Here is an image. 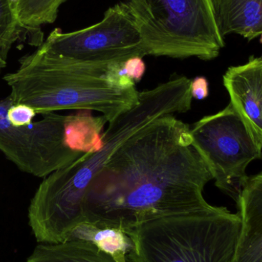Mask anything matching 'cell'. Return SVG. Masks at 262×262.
Returning <instances> with one entry per match:
<instances>
[{
    "label": "cell",
    "mask_w": 262,
    "mask_h": 262,
    "mask_svg": "<svg viewBox=\"0 0 262 262\" xmlns=\"http://www.w3.org/2000/svg\"><path fill=\"white\" fill-rule=\"evenodd\" d=\"M212 180L189 126L165 115L124 142L94 177L84 220L127 232L149 220L206 209L203 189Z\"/></svg>",
    "instance_id": "1"
},
{
    "label": "cell",
    "mask_w": 262,
    "mask_h": 262,
    "mask_svg": "<svg viewBox=\"0 0 262 262\" xmlns=\"http://www.w3.org/2000/svg\"><path fill=\"white\" fill-rule=\"evenodd\" d=\"M191 80L174 75L150 90L139 92L130 110L109 122L104 146L52 172L40 183L30 202L29 225L37 242L64 243L84 223L83 203L89 184L115 151L134 134L165 115L183 114L192 107Z\"/></svg>",
    "instance_id": "2"
},
{
    "label": "cell",
    "mask_w": 262,
    "mask_h": 262,
    "mask_svg": "<svg viewBox=\"0 0 262 262\" xmlns=\"http://www.w3.org/2000/svg\"><path fill=\"white\" fill-rule=\"evenodd\" d=\"M191 95L195 99L202 101L209 96V82L205 77L199 76L191 81Z\"/></svg>",
    "instance_id": "18"
},
{
    "label": "cell",
    "mask_w": 262,
    "mask_h": 262,
    "mask_svg": "<svg viewBox=\"0 0 262 262\" xmlns=\"http://www.w3.org/2000/svg\"><path fill=\"white\" fill-rule=\"evenodd\" d=\"M223 84L230 104L262 147V58L252 56L246 64L229 68Z\"/></svg>",
    "instance_id": "9"
},
{
    "label": "cell",
    "mask_w": 262,
    "mask_h": 262,
    "mask_svg": "<svg viewBox=\"0 0 262 262\" xmlns=\"http://www.w3.org/2000/svg\"><path fill=\"white\" fill-rule=\"evenodd\" d=\"M241 220L214 206L161 217L127 232L135 262H232Z\"/></svg>",
    "instance_id": "4"
},
{
    "label": "cell",
    "mask_w": 262,
    "mask_h": 262,
    "mask_svg": "<svg viewBox=\"0 0 262 262\" xmlns=\"http://www.w3.org/2000/svg\"><path fill=\"white\" fill-rule=\"evenodd\" d=\"M124 72L126 75L134 82H139L143 78L146 71V66L143 58L133 57L124 62Z\"/></svg>",
    "instance_id": "17"
},
{
    "label": "cell",
    "mask_w": 262,
    "mask_h": 262,
    "mask_svg": "<svg viewBox=\"0 0 262 262\" xmlns=\"http://www.w3.org/2000/svg\"><path fill=\"white\" fill-rule=\"evenodd\" d=\"M28 262H118L91 242L67 240L58 244L38 245Z\"/></svg>",
    "instance_id": "14"
},
{
    "label": "cell",
    "mask_w": 262,
    "mask_h": 262,
    "mask_svg": "<svg viewBox=\"0 0 262 262\" xmlns=\"http://www.w3.org/2000/svg\"><path fill=\"white\" fill-rule=\"evenodd\" d=\"M36 112L30 106L25 104H13L7 112V118L14 127L29 125L36 115Z\"/></svg>",
    "instance_id": "16"
},
{
    "label": "cell",
    "mask_w": 262,
    "mask_h": 262,
    "mask_svg": "<svg viewBox=\"0 0 262 262\" xmlns=\"http://www.w3.org/2000/svg\"><path fill=\"white\" fill-rule=\"evenodd\" d=\"M146 55L209 61L225 46L212 0H128Z\"/></svg>",
    "instance_id": "5"
},
{
    "label": "cell",
    "mask_w": 262,
    "mask_h": 262,
    "mask_svg": "<svg viewBox=\"0 0 262 262\" xmlns=\"http://www.w3.org/2000/svg\"><path fill=\"white\" fill-rule=\"evenodd\" d=\"M236 203L241 226L232 262H262V172L248 177Z\"/></svg>",
    "instance_id": "10"
},
{
    "label": "cell",
    "mask_w": 262,
    "mask_h": 262,
    "mask_svg": "<svg viewBox=\"0 0 262 262\" xmlns=\"http://www.w3.org/2000/svg\"><path fill=\"white\" fill-rule=\"evenodd\" d=\"M72 239L91 242L118 262H135L132 258L134 242L129 234L121 229L98 227L84 222L72 231L67 240Z\"/></svg>",
    "instance_id": "13"
},
{
    "label": "cell",
    "mask_w": 262,
    "mask_h": 262,
    "mask_svg": "<svg viewBox=\"0 0 262 262\" xmlns=\"http://www.w3.org/2000/svg\"><path fill=\"white\" fill-rule=\"evenodd\" d=\"M220 35L237 34L248 40L262 32V0H212Z\"/></svg>",
    "instance_id": "11"
},
{
    "label": "cell",
    "mask_w": 262,
    "mask_h": 262,
    "mask_svg": "<svg viewBox=\"0 0 262 262\" xmlns=\"http://www.w3.org/2000/svg\"><path fill=\"white\" fill-rule=\"evenodd\" d=\"M14 10L23 36L25 31L33 32L39 46L43 44L40 27L56 20L60 6L67 0H12ZM29 36V38H30Z\"/></svg>",
    "instance_id": "15"
},
{
    "label": "cell",
    "mask_w": 262,
    "mask_h": 262,
    "mask_svg": "<svg viewBox=\"0 0 262 262\" xmlns=\"http://www.w3.org/2000/svg\"><path fill=\"white\" fill-rule=\"evenodd\" d=\"M260 36H261V38H260V42H261V44L262 45V32Z\"/></svg>",
    "instance_id": "20"
},
{
    "label": "cell",
    "mask_w": 262,
    "mask_h": 262,
    "mask_svg": "<svg viewBox=\"0 0 262 262\" xmlns=\"http://www.w3.org/2000/svg\"><path fill=\"white\" fill-rule=\"evenodd\" d=\"M108 122L107 118L92 116L91 111L82 110L76 115L66 116L64 120V143L66 146L77 152L92 154L104 146L102 131Z\"/></svg>",
    "instance_id": "12"
},
{
    "label": "cell",
    "mask_w": 262,
    "mask_h": 262,
    "mask_svg": "<svg viewBox=\"0 0 262 262\" xmlns=\"http://www.w3.org/2000/svg\"><path fill=\"white\" fill-rule=\"evenodd\" d=\"M119 62L81 63L61 58L44 44L19 60L17 70L5 75L13 104H25L36 114L63 110L95 111L108 122L138 101L135 87L124 89Z\"/></svg>",
    "instance_id": "3"
},
{
    "label": "cell",
    "mask_w": 262,
    "mask_h": 262,
    "mask_svg": "<svg viewBox=\"0 0 262 262\" xmlns=\"http://www.w3.org/2000/svg\"><path fill=\"white\" fill-rule=\"evenodd\" d=\"M190 134L192 146L204 160L215 186L236 203L249 177L246 169L262 158V147L230 103L195 123Z\"/></svg>",
    "instance_id": "6"
},
{
    "label": "cell",
    "mask_w": 262,
    "mask_h": 262,
    "mask_svg": "<svg viewBox=\"0 0 262 262\" xmlns=\"http://www.w3.org/2000/svg\"><path fill=\"white\" fill-rule=\"evenodd\" d=\"M6 66V58L3 56V54L0 52V74L3 72V69Z\"/></svg>",
    "instance_id": "19"
},
{
    "label": "cell",
    "mask_w": 262,
    "mask_h": 262,
    "mask_svg": "<svg viewBox=\"0 0 262 262\" xmlns=\"http://www.w3.org/2000/svg\"><path fill=\"white\" fill-rule=\"evenodd\" d=\"M12 104L9 95L0 101V151L18 169L41 178L84 155L69 149L64 143L66 116L46 114L29 125L14 127L7 118Z\"/></svg>",
    "instance_id": "8"
},
{
    "label": "cell",
    "mask_w": 262,
    "mask_h": 262,
    "mask_svg": "<svg viewBox=\"0 0 262 262\" xmlns=\"http://www.w3.org/2000/svg\"><path fill=\"white\" fill-rule=\"evenodd\" d=\"M43 44L55 55L76 62H123L146 56L127 3L109 8L103 19L90 27L69 33L55 29Z\"/></svg>",
    "instance_id": "7"
}]
</instances>
